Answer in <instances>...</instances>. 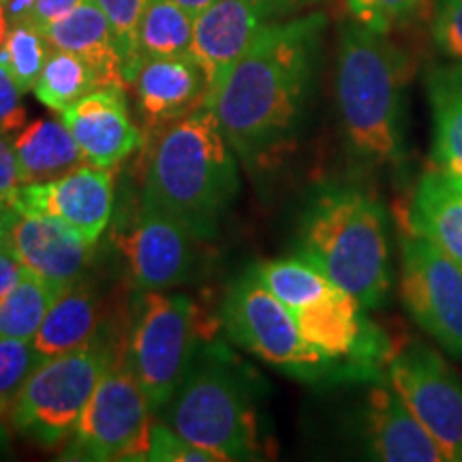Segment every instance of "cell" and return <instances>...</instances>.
Returning <instances> with one entry per match:
<instances>
[{"label": "cell", "mask_w": 462, "mask_h": 462, "mask_svg": "<svg viewBox=\"0 0 462 462\" xmlns=\"http://www.w3.org/2000/svg\"><path fill=\"white\" fill-rule=\"evenodd\" d=\"M326 15L262 28L206 107L248 171H268L298 142Z\"/></svg>", "instance_id": "1"}, {"label": "cell", "mask_w": 462, "mask_h": 462, "mask_svg": "<svg viewBox=\"0 0 462 462\" xmlns=\"http://www.w3.org/2000/svg\"><path fill=\"white\" fill-rule=\"evenodd\" d=\"M99 326V296L88 282L78 281L62 289L34 334L32 345L42 360L69 354L90 343Z\"/></svg>", "instance_id": "22"}, {"label": "cell", "mask_w": 462, "mask_h": 462, "mask_svg": "<svg viewBox=\"0 0 462 462\" xmlns=\"http://www.w3.org/2000/svg\"><path fill=\"white\" fill-rule=\"evenodd\" d=\"M221 321L227 337L273 364L279 371L302 381L330 377L349 379L343 364L332 360L302 337L296 319L255 270H245L225 293Z\"/></svg>", "instance_id": "7"}, {"label": "cell", "mask_w": 462, "mask_h": 462, "mask_svg": "<svg viewBox=\"0 0 462 462\" xmlns=\"http://www.w3.org/2000/svg\"><path fill=\"white\" fill-rule=\"evenodd\" d=\"M426 92L432 112V165L462 176V62L432 67Z\"/></svg>", "instance_id": "24"}, {"label": "cell", "mask_w": 462, "mask_h": 462, "mask_svg": "<svg viewBox=\"0 0 462 462\" xmlns=\"http://www.w3.org/2000/svg\"><path fill=\"white\" fill-rule=\"evenodd\" d=\"M173 3L180 5L182 9H187L193 17H198L199 14H204L208 7H212V5L218 3V0H173Z\"/></svg>", "instance_id": "40"}, {"label": "cell", "mask_w": 462, "mask_h": 462, "mask_svg": "<svg viewBox=\"0 0 462 462\" xmlns=\"http://www.w3.org/2000/svg\"><path fill=\"white\" fill-rule=\"evenodd\" d=\"M133 86L148 131L167 129L206 107V78L190 54L143 58Z\"/></svg>", "instance_id": "19"}, {"label": "cell", "mask_w": 462, "mask_h": 462, "mask_svg": "<svg viewBox=\"0 0 462 462\" xmlns=\"http://www.w3.org/2000/svg\"><path fill=\"white\" fill-rule=\"evenodd\" d=\"M240 190L238 163L208 107L167 126L154 143L142 199L178 218L195 238H215Z\"/></svg>", "instance_id": "4"}, {"label": "cell", "mask_w": 462, "mask_h": 462, "mask_svg": "<svg viewBox=\"0 0 462 462\" xmlns=\"http://www.w3.org/2000/svg\"><path fill=\"white\" fill-rule=\"evenodd\" d=\"M7 246L26 270L60 291L82 279L95 248L60 218L17 210L7 234Z\"/></svg>", "instance_id": "17"}, {"label": "cell", "mask_w": 462, "mask_h": 462, "mask_svg": "<svg viewBox=\"0 0 462 462\" xmlns=\"http://www.w3.org/2000/svg\"><path fill=\"white\" fill-rule=\"evenodd\" d=\"M150 462H223L215 452L184 439L170 424L152 421L150 430Z\"/></svg>", "instance_id": "32"}, {"label": "cell", "mask_w": 462, "mask_h": 462, "mask_svg": "<svg viewBox=\"0 0 462 462\" xmlns=\"http://www.w3.org/2000/svg\"><path fill=\"white\" fill-rule=\"evenodd\" d=\"M22 274H24V265L20 263V259L14 255V251H11L7 242H5V245L0 246V304H3V300L9 296L11 289L17 285Z\"/></svg>", "instance_id": "37"}, {"label": "cell", "mask_w": 462, "mask_h": 462, "mask_svg": "<svg viewBox=\"0 0 462 462\" xmlns=\"http://www.w3.org/2000/svg\"><path fill=\"white\" fill-rule=\"evenodd\" d=\"M112 364V349L97 337L79 349L45 360L11 402V426L39 448L67 443Z\"/></svg>", "instance_id": "9"}, {"label": "cell", "mask_w": 462, "mask_h": 462, "mask_svg": "<svg viewBox=\"0 0 462 462\" xmlns=\"http://www.w3.org/2000/svg\"><path fill=\"white\" fill-rule=\"evenodd\" d=\"M50 51L51 43L45 32L31 22H24V24L9 26L3 48H0V62L7 67L11 78L26 95L37 84Z\"/></svg>", "instance_id": "28"}, {"label": "cell", "mask_w": 462, "mask_h": 462, "mask_svg": "<svg viewBox=\"0 0 462 462\" xmlns=\"http://www.w3.org/2000/svg\"><path fill=\"white\" fill-rule=\"evenodd\" d=\"M3 415H5V409H3V407H0V418H3Z\"/></svg>", "instance_id": "44"}, {"label": "cell", "mask_w": 462, "mask_h": 462, "mask_svg": "<svg viewBox=\"0 0 462 462\" xmlns=\"http://www.w3.org/2000/svg\"><path fill=\"white\" fill-rule=\"evenodd\" d=\"M58 293L60 289L24 268L22 279L0 304V338L32 340Z\"/></svg>", "instance_id": "27"}, {"label": "cell", "mask_w": 462, "mask_h": 462, "mask_svg": "<svg viewBox=\"0 0 462 462\" xmlns=\"http://www.w3.org/2000/svg\"><path fill=\"white\" fill-rule=\"evenodd\" d=\"M95 3L107 15L120 51V60H123L125 82L126 86H133L142 67L140 39L137 37H140V22L146 0H95Z\"/></svg>", "instance_id": "29"}, {"label": "cell", "mask_w": 462, "mask_h": 462, "mask_svg": "<svg viewBox=\"0 0 462 462\" xmlns=\"http://www.w3.org/2000/svg\"><path fill=\"white\" fill-rule=\"evenodd\" d=\"M22 184L50 182L86 165L62 120L39 118L14 135Z\"/></svg>", "instance_id": "23"}, {"label": "cell", "mask_w": 462, "mask_h": 462, "mask_svg": "<svg viewBox=\"0 0 462 462\" xmlns=\"http://www.w3.org/2000/svg\"><path fill=\"white\" fill-rule=\"evenodd\" d=\"M255 270L287 306L302 337L343 364L349 379H379L392 356L388 338L364 315V306L302 255L265 259Z\"/></svg>", "instance_id": "5"}, {"label": "cell", "mask_w": 462, "mask_h": 462, "mask_svg": "<svg viewBox=\"0 0 462 462\" xmlns=\"http://www.w3.org/2000/svg\"><path fill=\"white\" fill-rule=\"evenodd\" d=\"M404 221V229L432 242L462 265V176L429 167L415 184Z\"/></svg>", "instance_id": "20"}, {"label": "cell", "mask_w": 462, "mask_h": 462, "mask_svg": "<svg viewBox=\"0 0 462 462\" xmlns=\"http://www.w3.org/2000/svg\"><path fill=\"white\" fill-rule=\"evenodd\" d=\"M43 32L51 48L67 50L82 58L101 88L103 86L129 88L125 82L123 60H120L114 31L109 26L107 15L95 0H84L78 9L45 28Z\"/></svg>", "instance_id": "21"}, {"label": "cell", "mask_w": 462, "mask_h": 462, "mask_svg": "<svg viewBox=\"0 0 462 462\" xmlns=\"http://www.w3.org/2000/svg\"><path fill=\"white\" fill-rule=\"evenodd\" d=\"M432 37L439 50L462 62V0H432Z\"/></svg>", "instance_id": "33"}, {"label": "cell", "mask_w": 462, "mask_h": 462, "mask_svg": "<svg viewBox=\"0 0 462 462\" xmlns=\"http://www.w3.org/2000/svg\"><path fill=\"white\" fill-rule=\"evenodd\" d=\"M298 255L366 310L383 306L392 287L388 215L377 195L360 184H328L306 206Z\"/></svg>", "instance_id": "3"}, {"label": "cell", "mask_w": 462, "mask_h": 462, "mask_svg": "<svg viewBox=\"0 0 462 462\" xmlns=\"http://www.w3.org/2000/svg\"><path fill=\"white\" fill-rule=\"evenodd\" d=\"M152 411L126 366H109L67 439L62 460H148Z\"/></svg>", "instance_id": "10"}, {"label": "cell", "mask_w": 462, "mask_h": 462, "mask_svg": "<svg viewBox=\"0 0 462 462\" xmlns=\"http://www.w3.org/2000/svg\"><path fill=\"white\" fill-rule=\"evenodd\" d=\"M274 3L279 5V7H281V5H293V3H313V0H274Z\"/></svg>", "instance_id": "43"}, {"label": "cell", "mask_w": 462, "mask_h": 462, "mask_svg": "<svg viewBox=\"0 0 462 462\" xmlns=\"http://www.w3.org/2000/svg\"><path fill=\"white\" fill-rule=\"evenodd\" d=\"M276 7L274 0H218L195 17L189 54L204 73L208 97L221 86L262 28L270 24L268 17Z\"/></svg>", "instance_id": "15"}, {"label": "cell", "mask_w": 462, "mask_h": 462, "mask_svg": "<svg viewBox=\"0 0 462 462\" xmlns=\"http://www.w3.org/2000/svg\"><path fill=\"white\" fill-rule=\"evenodd\" d=\"M22 184L20 167H17V157L14 140L9 135H0V198L11 199L17 187Z\"/></svg>", "instance_id": "35"}, {"label": "cell", "mask_w": 462, "mask_h": 462, "mask_svg": "<svg viewBox=\"0 0 462 462\" xmlns=\"http://www.w3.org/2000/svg\"><path fill=\"white\" fill-rule=\"evenodd\" d=\"M9 441H11V437H9V429H7V426L3 424V421H0V458H3V456L7 454V449H9Z\"/></svg>", "instance_id": "41"}, {"label": "cell", "mask_w": 462, "mask_h": 462, "mask_svg": "<svg viewBox=\"0 0 462 462\" xmlns=\"http://www.w3.org/2000/svg\"><path fill=\"white\" fill-rule=\"evenodd\" d=\"M97 88L101 86L82 58L67 50L51 48L32 92L45 107L60 114Z\"/></svg>", "instance_id": "26"}, {"label": "cell", "mask_w": 462, "mask_h": 462, "mask_svg": "<svg viewBox=\"0 0 462 462\" xmlns=\"http://www.w3.org/2000/svg\"><path fill=\"white\" fill-rule=\"evenodd\" d=\"M401 298L421 330L462 360V265L409 229L401 238Z\"/></svg>", "instance_id": "11"}, {"label": "cell", "mask_w": 462, "mask_h": 462, "mask_svg": "<svg viewBox=\"0 0 462 462\" xmlns=\"http://www.w3.org/2000/svg\"><path fill=\"white\" fill-rule=\"evenodd\" d=\"M7 31H9V24H7V20H5V14H3V5H0V48H3V43H5V37H7Z\"/></svg>", "instance_id": "42"}, {"label": "cell", "mask_w": 462, "mask_h": 462, "mask_svg": "<svg viewBox=\"0 0 462 462\" xmlns=\"http://www.w3.org/2000/svg\"><path fill=\"white\" fill-rule=\"evenodd\" d=\"M195 17L173 0H146L140 22V56L161 58L189 54Z\"/></svg>", "instance_id": "25"}, {"label": "cell", "mask_w": 462, "mask_h": 462, "mask_svg": "<svg viewBox=\"0 0 462 462\" xmlns=\"http://www.w3.org/2000/svg\"><path fill=\"white\" fill-rule=\"evenodd\" d=\"M429 3L430 0H345L351 20L388 37L420 22Z\"/></svg>", "instance_id": "30"}, {"label": "cell", "mask_w": 462, "mask_h": 462, "mask_svg": "<svg viewBox=\"0 0 462 462\" xmlns=\"http://www.w3.org/2000/svg\"><path fill=\"white\" fill-rule=\"evenodd\" d=\"M360 441L368 458L381 462H448L432 439L394 388L374 381L360 411Z\"/></svg>", "instance_id": "18"}, {"label": "cell", "mask_w": 462, "mask_h": 462, "mask_svg": "<svg viewBox=\"0 0 462 462\" xmlns=\"http://www.w3.org/2000/svg\"><path fill=\"white\" fill-rule=\"evenodd\" d=\"M9 201L17 212L60 218L97 246L114 212V173L82 165L56 180L20 184Z\"/></svg>", "instance_id": "14"}, {"label": "cell", "mask_w": 462, "mask_h": 462, "mask_svg": "<svg viewBox=\"0 0 462 462\" xmlns=\"http://www.w3.org/2000/svg\"><path fill=\"white\" fill-rule=\"evenodd\" d=\"M43 360L32 340L0 338V407L9 411L11 402L24 388L28 377L42 366Z\"/></svg>", "instance_id": "31"}, {"label": "cell", "mask_w": 462, "mask_h": 462, "mask_svg": "<svg viewBox=\"0 0 462 462\" xmlns=\"http://www.w3.org/2000/svg\"><path fill=\"white\" fill-rule=\"evenodd\" d=\"M14 217H15V208L11 206L9 199L0 198V246L7 242V234H9V227H11V221H14Z\"/></svg>", "instance_id": "39"}, {"label": "cell", "mask_w": 462, "mask_h": 462, "mask_svg": "<svg viewBox=\"0 0 462 462\" xmlns=\"http://www.w3.org/2000/svg\"><path fill=\"white\" fill-rule=\"evenodd\" d=\"M198 242L178 218L143 199L129 229L118 236L133 285L142 291H167L187 282L198 263Z\"/></svg>", "instance_id": "13"}, {"label": "cell", "mask_w": 462, "mask_h": 462, "mask_svg": "<svg viewBox=\"0 0 462 462\" xmlns=\"http://www.w3.org/2000/svg\"><path fill=\"white\" fill-rule=\"evenodd\" d=\"M198 349V304L182 293L143 291L126 340L125 366L146 394L150 411H163L171 402Z\"/></svg>", "instance_id": "8"}, {"label": "cell", "mask_w": 462, "mask_h": 462, "mask_svg": "<svg viewBox=\"0 0 462 462\" xmlns=\"http://www.w3.org/2000/svg\"><path fill=\"white\" fill-rule=\"evenodd\" d=\"M20 86L0 62V135H15L26 126V109L22 103Z\"/></svg>", "instance_id": "34"}, {"label": "cell", "mask_w": 462, "mask_h": 462, "mask_svg": "<svg viewBox=\"0 0 462 462\" xmlns=\"http://www.w3.org/2000/svg\"><path fill=\"white\" fill-rule=\"evenodd\" d=\"M34 3H37V0H0L7 24L14 26V24H24V22H31Z\"/></svg>", "instance_id": "38"}, {"label": "cell", "mask_w": 462, "mask_h": 462, "mask_svg": "<svg viewBox=\"0 0 462 462\" xmlns=\"http://www.w3.org/2000/svg\"><path fill=\"white\" fill-rule=\"evenodd\" d=\"M58 118L71 131L86 165L114 170L142 146V133L133 125L123 86L92 90Z\"/></svg>", "instance_id": "16"}, {"label": "cell", "mask_w": 462, "mask_h": 462, "mask_svg": "<svg viewBox=\"0 0 462 462\" xmlns=\"http://www.w3.org/2000/svg\"><path fill=\"white\" fill-rule=\"evenodd\" d=\"M409 56L388 34L351 20L337 58L340 129L351 159L371 173H401L407 165Z\"/></svg>", "instance_id": "2"}, {"label": "cell", "mask_w": 462, "mask_h": 462, "mask_svg": "<svg viewBox=\"0 0 462 462\" xmlns=\"http://www.w3.org/2000/svg\"><path fill=\"white\" fill-rule=\"evenodd\" d=\"M388 383L443 449L462 462V381L429 345L413 343L390 356Z\"/></svg>", "instance_id": "12"}, {"label": "cell", "mask_w": 462, "mask_h": 462, "mask_svg": "<svg viewBox=\"0 0 462 462\" xmlns=\"http://www.w3.org/2000/svg\"><path fill=\"white\" fill-rule=\"evenodd\" d=\"M84 0H37L34 3V11L31 17V24H34L39 31L56 24L58 20L71 14L73 9H78Z\"/></svg>", "instance_id": "36"}, {"label": "cell", "mask_w": 462, "mask_h": 462, "mask_svg": "<svg viewBox=\"0 0 462 462\" xmlns=\"http://www.w3.org/2000/svg\"><path fill=\"white\" fill-rule=\"evenodd\" d=\"M167 424L223 462L257 460L262 432L251 385L223 346L198 349L187 377L167 404Z\"/></svg>", "instance_id": "6"}]
</instances>
